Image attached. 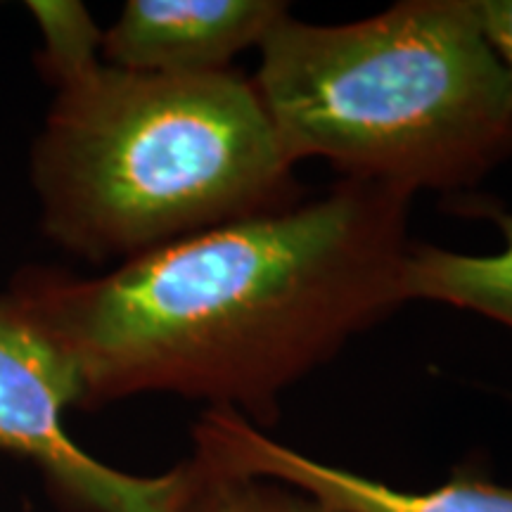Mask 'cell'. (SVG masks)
I'll return each instance as SVG.
<instances>
[{"mask_svg": "<svg viewBox=\"0 0 512 512\" xmlns=\"http://www.w3.org/2000/svg\"><path fill=\"white\" fill-rule=\"evenodd\" d=\"M411 202L342 178L95 278L31 268L0 306L60 358L79 408L178 394L273 425L292 384L406 304Z\"/></svg>", "mask_w": 512, "mask_h": 512, "instance_id": "cell-1", "label": "cell"}, {"mask_svg": "<svg viewBox=\"0 0 512 512\" xmlns=\"http://www.w3.org/2000/svg\"><path fill=\"white\" fill-rule=\"evenodd\" d=\"M57 95L36 140L43 230L91 264H126L171 242L302 200L254 81L145 74L102 64L81 3H29Z\"/></svg>", "mask_w": 512, "mask_h": 512, "instance_id": "cell-2", "label": "cell"}, {"mask_svg": "<svg viewBox=\"0 0 512 512\" xmlns=\"http://www.w3.org/2000/svg\"><path fill=\"white\" fill-rule=\"evenodd\" d=\"M252 76L285 155L344 181L477 188L512 157V81L472 0H401L349 24L285 15Z\"/></svg>", "mask_w": 512, "mask_h": 512, "instance_id": "cell-3", "label": "cell"}, {"mask_svg": "<svg viewBox=\"0 0 512 512\" xmlns=\"http://www.w3.org/2000/svg\"><path fill=\"white\" fill-rule=\"evenodd\" d=\"M76 389L43 339L0 306V451L27 458L76 512H183L185 467L133 477L98 463L64 430Z\"/></svg>", "mask_w": 512, "mask_h": 512, "instance_id": "cell-4", "label": "cell"}, {"mask_svg": "<svg viewBox=\"0 0 512 512\" xmlns=\"http://www.w3.org/2000/svg\"><path fill=\"white\" fill-rule=\"evenodd\" d=\"M195 448L242 475L275 479L339 512H512V489L477 470H456L430 491H401L342 467L318 463L280 444L230 408H209Z\"/></svg>", "mask_w": 512, "mask_h": 512, "instance_id": "cell-5", "label": "cell"}, {"mask_svg": "<svg viewBox=\"0 0 512 512\" xmlns=\"http://www.w3.org/2000/svg\"><path fill=\"white\" fill-rule=\"evenodd\" d=\"M285 15L290 8L280 0H128L100 50L107 64L128 72H228Z\"/></svg>", "mask_w": 512, "mask_h": 512, "instance_id": "cell-6", "label": "cell"}, {"mask_svg": "<svg viewBox=\"0 0 512 512\" xmlns=\"http://www.w3.org/2000/svg\"><path fill=\"white\" fill-rule=\"evenodd\" d=\"M503 235L496 254H460L434 245H411L403 266V299L472 311L512 330V214L482 207Z\"/></svg>", "mask_w": 512, "mask_h": 512, "instance_id": "cell-7", "label": "cell"}, {"mask_svg": "<svg viewBox=\"0 0 512 512\" xmlns=\"http://www.w3.org/2000/svg\"><path fill=\"white\" fill-rule=\"evenodd\" d=\"M183 467V512H339L275 479L230 470L197 448Z\"/></svg>", "mask_w": 512, "mask_h": 512, "instance_id": "cell-8", "label": "cell"}, {"mask_svg": "<svg viewBox=\"0 0 512 512\" xmlns=\"http://www.w3.org/2000/svg\"><path fill=\"white\" fill-rule=\"evenodd\" d=\"M479 29L512 81V0H472Z\"/></svg>", "mask_w": 512, "mask_h": 512, "instance_id": "cell-9", "label": "cell"}]
</instances>
